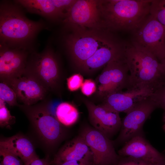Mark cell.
Instances as JSON below:
<instances>
[{
	"instance_id": "484cf974",
	"label": "cell",
	"mask_w": 165,
	"mask_h": 165,
	"mask_svg": "<svg viewBox=\"0 0 165 165\" xmlns=\"http://www.w3.org/2000/svg\"><path fill=\"white\" fill-rule=\"evenodd\" d=\"M150 97L157 107L161 108L165 111V84Z\"/></svg>"
},
{
	"instance_id": "9a60e30c",
	"label": "cell",
	"mask_w": 165,
	"mask_h": 165,
	"mask_svg": "<svg viewBox=\"0 0 165 165\" xmlns=\"http://www.w3.org/2000/svg\"><path fill=\"white\" fill-rule=\"evenodd\" d=\"M90 122L94 128L108 138L115 134L121 127L119 113L101 105L89 102L86 103Z\"/></svg>"
},
{
	"instance_id": "5b68a950",
	"label": "cell",
	"mask_w": 165,
	"mask_h": 165,
	"mask_svg": "<svg viewBox=\"0 0 165 165\" xmlns=\"http://www.w3.org/2000/svg\"><path fill=\"white\" fill-rule=\"evenodd\" d=\"M23 75L34 78L48 91L56 88L60 78L59 68L50 46L48 45L41 53H30Z\"/></svg>"
},
{
	"instance_id": "d4e9b609",
	"label": "cell",
	"mask_w": 165,
	"mask_h": 165,
	"mask_svg": "<svg viewBox=\"0 0 165 165\" xmlns=\"http://www.w3.org/2000/svg\"><path fill=\"white\" fill-rule=\"evenodd\" d=\"M67 80L68 89L73 91L81 87L83 83V79L81 74H76L67 78Z\"/></svg>"
},
{
	"instance_id": "8fae6325",
	"label": "cell",
	"mask_w": 165,
	"mask_h": 165,
	"mask_svg": "<svg viewBox=\"0 0 165 165\" xmlns=\"http://www.w3.org/2000/svg\"><path fill=\"white\" fill-rule=\"evenodd\" d=\"M157 108L150 96L138 102L127 113L122 122L118 140L128 141L138 134L143 124Z\"/></svg>"
},
{
	"instance_id": "d6986e66",
	"label": "cell",
	"mask_w": 165,
	"mask_h": 165,
	"mask_svg": "<svg viewBox=\"0 0 165 165\" xmlns=\"http://www.w3.org/2000/svg\"><path fill=\"white\" fill-rule=\"evenodd\" d=\"M0 147L17 156L22 161L24 165L39 157L31 141L19 134L1 140Z\"/></svg>"
},
{
	"instance_id": "3957f363",
	"label": "cell",
	"mask_w": 165,
	"mask_h": 165,
	"mask_svg": "<svg viewBox=\"0 0 165 165\" xmlns=\"http://www.w3.org/2000/svg\"><path fill=\"white\" fill-rule=\"evenodd\" d=\"M124 56L129 71L127 89L146 90L152 95L165 84V72L152 54L131 42H126Z\"/></svg>"
},
{
	"instance_id": "2e32d148",
	"label": "cell",
	"mask_w": 165,
	"mask_h": 165,
	"mask_svg": "<svg viewBox=\"0 0 165 165\" xmlns=\"http://www.w3.org/2000/svg\"><path fill=\"white\" fill-rule=\"evenodd\" d=\"M121 157H130L154 164L165 160V156L138 134L126 142L118 152Z\"/></svg>"
},
{
	"instance_id": "ffe728a7",
	"label": "cell",
	"mask_w": 165,
	"mask_h": 165,
	"mask_svg": "<svg viewBox=\"0 0 165 165\" xmlns=\"http://www.w3.org/2000/svg\"><path fill=\"white\" fill-rule=\"evenodd\" d=\"M79 116L77 108L68 103H61L57 107L56 117L59 121L64 126L73 125L77 121Z\"/></svg>"
},
{
	"instance_id": "8992f818",
	"label": "cell",
	"mask_w": 165,
	"mask_h": 165,
	"mask_svg": "<svg viewBox=\"0 0 165 165\" xmlns=\"http://www.w3.org/2000/svg\"><path fill=\"white\" fill-rule=\"evenodd\" d=\"M45 99L37 104L18 105L26 113L31 122L43 141L47 144L53 145L61 138V124L48 108Z\"/></svg>"
},
{
	"instance_id": "603a6c76",
	"label": "cell",
	"mask_w": 165,
	"mask_h": 165,
	"mask_svg": "<svg viewBox=\"0 0 165 165\" xmlns=\"http://www.w3.org/2000/svg\"><path fill=\"white\" fill-rule=\"evenodd\" d=\"M5 102L0 99V126L1 127L9 126L15 122V117L11 115Z\"/></svg>"
},
{
	"instance_id": "52a82bcc",
	"label": "cell",
	"mask_w": 165,
	"mask_h": 165,
	"mask_svg": "<svg viewBox=\"0 0 165 165\" xmlns=\"http://www.w3.org/2000/svg\"><path fill=\"white\" fill-rule=\"evenodd\" d=\"M131 42L150 52L161 63L165 57V28L150 15L138 29L132 32Z\"/></svg>"
},
{
	"instance_id": "d6a6232c",
	"label": "cell",
	"mask_w": 165,
	"mask_h": 165,
	"mask_svg": "<svg viewBox=\"0 0 165 165\" xmlns=\"http://www.w3.org/2000/svg\"><path fill=\"white\" fill-rule=\"evenodd\" d=\"M0 165H3L1 161L0 163Z\"/></svg>"
},
{
	"instance_id": "277c9868",
	"label": "cell",
	"mask_w": 165,
	"mask_h": 165,
	"mask_svg": "<svg viewBox=\"0 0 165 165\" xmlns=\"http://www.w3.org/2000/svg\"><path fill=\"white\" fill-rule=\"evenodd\" d=\"M152 0H98L104 29L114 33L141 27L150 15Z\"/></svg>"
},
{
	"instance_id": "7402d4cb",
	"label": "cell",
	"mask_w": 165,
	"mask_h": 165,
	"mask_svg": "<svg viewBox=\"0 0 165 165\" xmlns=\"http://www.w3.org/2000/svg\"><path fill=\"white\" fill-rule=\"evenodd\" d=\"M0 99L10 106H18L16 94L13 90L6 83L0 82Z\"/></svg>"
},
{
	"instance_id": "4316f807",
	"label": "cell",
	"mask_w": 165,
	"mask_h": 165,
	"mask_svg": "<svg viewBox=\"0 0 165 165\" xmlns=\"http://www.w3.org/2000/svg\"><path fill=\"white\" fill-rule=\"evenodd\" d=\"M120 157L118 161L114 165H150L146 162L130 157Z\"/></svg>"
},
{
	"instance_id": "e0dca14e",
	"label": "cell",
	"mask_w": 165,
	"mask_h": 165,
	"mask_svg": "<svg viewBox=\"0 0 165 165\" xmlns=\"http://www.w3.org/2000/svg\"><path fill=\"white\" fill-rule=\"evenodd\" d=\"M152 95L142 90L127 89L110 94L105 97L102 105L107 108L119 113H127L138 102Z\"/></svg>"
},
{
	"instance_id": "30bf717a",
	"label": "cell",
	"mask_w": 165,
	"mask_h": 165,
	"mask_svg": "<svg viewBox=\"0 0 165 165\" xmlns=\"http://www.w3.org/2000/svg\"><path fill=\"white\" fill-rule=\"evenodd\" d=\"M93 154V165H114L120 157L116 153L111 141L104 134L95 128L86 127L79 135Z\"/></svg>"
},
{
	"instance_id": "f1b7e54d",
	"label": "cell",
	"mask_w": 165,
	"mask_h": 165,
	"mask_svg": "<svg viewBox=\"0 0 165 165\" xmlns=\"http://www.w3.org/2000/svg\"><path fill=\"white\" fill-rule=\"evenodd\" d=\"M52 164V161L47 156L45 158L39 159L37 158L29 163L26 165H50Z\"/></svg>"
},
{
	"instance_id": "4dcf8cb0",
	"label": "cell",
	"mask_w": 165,
	"mask_h": 165,
	"mask_svg": "<svg viewBox=\"0 0 165 165\" xmlns=\"http://www.w3.org/2000/svg\"><path fill=\"white\" fill-rule=\"evenodd\" d=\"M150 165H165V160L159 162L152 164Z\"/></svg>"
},
{
	"instance_id": "6da1fadb",
	"label": "cell",
	"mask_w": 165,
	"mask_h": 165,
	"mask_svg": "<svg viewBox=\"0 0 165 165\" xmlns=\"http://www.w3.org/2000/svg\"><path fill=\"white\" fill-rule=\"evenodd\" d=\"M64 37V45L74 62L86 71L105 66L124 52L126 42L104 29L72 26Z\"/></svg>"
},
{
	"instance_id": "7a4b0ae2",
	"label": "cell",
	"mask_w": 165,
	"mask_h": 165,
	"mask_svg": "<svg viewBox=\"0 0 165 165\" xmlns=\"http://www.w3.org/2000/svg\"><path fill=\"white\" fill-rule=\"evenodd\" d=\"M14 2H0V45L31 53L35 51L34 44L38 34L46 28V25L42 20L28 19L22 7Z\"/></svg>"
},
{
	"instance_id": "ac0fdd59",
	"label": "cell",
	"mask_w": 165,
	"mask_h": 165,
	"mask_svg": "<svg viewBox=\"0 0 165 165\" xmlns=\"http://www.w3.org/2000/svg\"><path fill=\"white\" fill-rule=\"evenodd\" d=\"M70 160L93 163L92 152L90 147L80 135L62 147L52 161V164L53 165Z\"/></svg>"
},
{
	"instance_id": "9c48e42d",
	"label": "cell",
	"mask_w": 165,
	"mask_h": 165,
	"mask_svg": "<svg viewBox=\"0 0 165 165\" xmlns=\"http://www.w3.org/2000/svg\"><path fill=\"white\" fill-rule=\"evenodd\" d=\"M98 0H77L71 6L61 21L65 28L72 26L104 29Z\"/></svg>"
},
{
	"instance_id": "44dd1931",
	"label": "cell",
	"mask_w": 165,
	"mask_h": 165,
	"mask_svg": "<svg viewBox=\"0 0 165 165\" xmlns=\"http://www.w3.org/2000/svg\"><path fill=\"white\" fill-rule=\"evenodd\" d=\"M150 14L165 28V0H152Z\"/></svg>"
},
{
	"instance_id": "4fadbf2b",
	"label": "cell",
	"mask_w": 165,
	"mask_h": 165,
	"mask_svg": "<svg viewBox=\"0 0 165 165\" xmlns=\"http://www.w3.org/2000/svg\"><path fill=\"white\" fill-rule=\"evenodd\" d=\"M74 0H17L14 2L28 12L51 21L62 20Z\"/></svg>"
},
{
	"instance_id": "f546056e",
	"label": "cell",
	"mask_w": 165,
	"mask_h": 165,
	"mask_svg": "<svg viewBox=\"0 0 165 165\" xmlns=\"http://www.w3.org/2000/svg\"><path fill=\"white\" fill-rule=\"evenodd\" d=\"M53 165H93V163L80 160H70Z\"/></svg>"
},
{
	"instance_id": "cb8c5ba5",
	"label": "cell",
	"mask_w": 165,
	"mask_h": 165,
	"mask_svg": "<svg viewBox=\"0 0 165 165\" xmlns=\"http://www.w3.org/2000/svg\"><path fill=\"white\" fill-rule=\"evenodd\" d=\"M0 155L2 158L1 161L3 165H24L22 161L18 156L1 147Z\"/></svg>"
},
{
	"instance_id": "5bb4252c",
	"label": "cell",
	"mask_w": 165,
	"mask_h": 165,
	"mask_svg": "<svg viewBox=\"0 0 165 165\" xmlns=\"http://www.w3.org/2000/svg\"><path fill=\"white\" fill-rule=\"evenodd\" d=\"M4 82L13 90L17 101L26 105H34L44 100L48 92L36 79L27 75Z\"/></svg>"
},
{
	"instance_id": "ba28073f",
	"label": "cell",
	"mask_w": 165,
	"mask_h": 165,
	"mask_svg": "<svg viewBox=\"0 0 165 165\" xmlns=\"http://www.w3.org/2000/svg\"><path fill=\"white\" fill-rule=\"evenodd\" d=\"M129 71L124 53L110 61L98 79V90L105 97L127 89L129 86Z\"/></svg>"
},
{
	"instance_id": "1f68e13d",
	"label": "cell",
	"mask_w": 165,
	"mask_h": 165,
	"mask_svg": "<svg viewBox=\"0 0 165 165\" xmlns=\"http://www.w3.org/2000/svg\"><path fill=\"white\" fill-rule=\"evenodd\" d=\"M163 68L165 72V57L162 61L161 62Z\"/></svg>"
},
{
	"instance_id": "83f0119b",
	"label": "cell",
	"mask_w": 165,
	"mask_h": 165,
	"mask_svg": "<svg viewBox=\"0 0 165 165\" xmlns=\"http://www.w3.org/2000/svg\"><path fill=\"white\" fill-rule=\"evenodd\" d=\"M96 90V86L95 82L90 79L85 80L81 87L82 93L88 96L93 94Z\"/></svg>"
},
{
	"instance_id": "7c38bea8",
	"label": "cell",
	"mask_w": 165,
	"mask_h": 165,
	"mask_svg": "<svg viewBox=\"0 0 165 165\" xmlns=\"http://www.w3.org/2000/svg\"><path fill=\"white\" fill-rule=\"evenodd\" d=\"M0 82L23 75L30 53L24 50L0 45Z\"/></svg>"
}]
</instances>
